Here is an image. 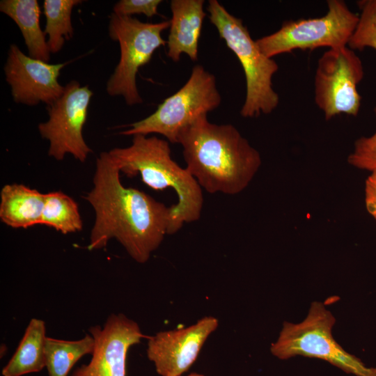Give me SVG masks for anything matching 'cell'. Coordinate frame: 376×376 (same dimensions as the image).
<instances>
[{
  "label": "cell",
  "mask_w": 376,
  "mask_h": 376,
  "mask_svg": "<svg viewBox=\"0 0 376 376\" xmlns=\"http://www.w3.org/2000/svg\"><path fill=\"white\" fill-rule=\"evenodd\" d=\"M120 172L109 152H101L96 159L93 188L84 196L95 213L88 248H104L114 238L136 262L145 263L168 234L172 205L125 187Z\"/></svg>",
  "instance_id": "1"
},
{
  "label": "cell",
  "mask_w": 376,
  "mask_h": 376,
  "mask_svg": "<svg viewBox=\"0 0 376 376\" xmlns=\"http://www.w3.org/2000/svg\"><path fill=\"white\" fill-rule=\"evenodd\" d=\"M178 143L186 169L210 194L242 192L262 164L259 152L233 125L212 123L207 115L182 130Z\"/></svg>",
  "instance_id": "2"
},
{
  "label": "cell",
  "mask_w": 376,
  "mask_h": 376,
  "mask_svg": "<svg viewBox=\"0 0 376 376\" xmlns=\"http://www.w3.org/2000/svg\"><path fill=\"white\" fill-rule=\"evenodd\" d=\"M109 153L126 176L139 174L152 189L171 188L175 191L178 202L172 205L168 235L177 233L185 223L200 219L203 204L202 188L186 168L173 159L168 141L136 134L131 146L113 148Z\"/></svg>",
  "instance_id": "3"
},
{
  "label": "cell",
  "mask_w": 376,
  "mask_h": 376,
  "mask_svg": "<svg viewBox=\"0 0 376 376\" xmlns=\"http://www.w3.org/2000/svg\"><path fill=\"white\" fill-rule=\"evenodd\" d=\"M211 23L227 47L236 55L246 79V97L240 111L244 118L269 114L279 103L272 77L279 65L265 55L241 19L230 14L217 0H210L206 8Z\"/></svg>",
  "instance_id": "4"
},
{
  "label": "cell",
  "mask_w": 376,
  "mask_h": 376,
  "mask_svg": "<svg viewBox=\"0 0 376 376\" xmlns=\"http://www.w3.org/2000/svg\"><path fill=\"white\" fill-rule=\"evenodd\" d=\"M335 322V318L323 303L313 301L301 322H283L279 336L272 344L270 351L280 359L297 356L320 359L347 374L376 376V367H367L335 340L331 333Z\"/></svg>",
  "instance_id": "5"
},
{
  "label": "cell",
  "mask_w": 376,
  "mask_h": 376,
  "mask_svg": "<svg viewBox=\"0 0 376 376\" xmlns=\"http://www.w3.org/2000/svg\"><path fill=\"white\" fill-rule=\"evenodd\" d=\"M221 97L214 75L201 65H195L183 86L159 104L154 113L129 125L123 135L159 134L178 143L181 131L200 117L217 109Z\"/></svg>",
  "instance_id": "6"
},
{
  "label": "cell",
  "mask_w": 376,
  "mask_h": 376,
  "mask_svg": "<svg viewBox=\"0 0 376 376\" xmlns=\"http://www.w3.org/2000/svg\"><path fill=\"white\" fill-rule=\"evenodd\" d=\"M170 27V21L142 22L135 17L112 13L109 17V35L119 43L120 56L107 84L111 96L122 95L127 104L143 102L136 86V75L148 63L155 52L166 44L162 33Z\"/></svg>",
  "instance_id": "7"
},
{
  "label": "cell",
  "mask_w": 376,
  "mask_h": 376,
  "mask_svg": "<svg viewBox=\"0 0 376 376\" xmlns=\"http://www.w3.org/2000/svg\"><path fill=\"white\" fill-rule=\"evenodd\" d=\"M327 8L320 17L285 21L276 31L256 40L258 46L269 58L295 49L347 46L359 15L350 10L342 0L327 1Z\"/></svg>",
  "instance_id": "8"
},
{
  "label": "cell",
  "mask_w": 376,
  "mask_h": 376,
  "mask_svg": "<svg viewBox=\"0 0 376 376\" xmlns=\"http://www.w3.org/2000/svg\"><path fill=\"white\" fill-rule=\"evenodd\" d=\"M363 77L361 59L348 46L329 49L320 58L315 75V102L329 120L337 115L356 116Z\"/></svg>",
  "instance_id": "9"
},
{
  "label": "cell",
  "mask_w": 376,
  "mask_h": 376,
  "mask_svg": "<svg viewBox=\"0 0 376 376\" xmlns=\"http://www.w3.org/2000/svg\"><path fill=\"white\" fill-rule=\"evenodd\" d=\"M93 95L88 86L72 80L65 86L59 98L47 105L49 120L40 123L38 130L49 141V156L61 161L66 154H71L81 162L86 161L92 150L82 132Z\"/></svg>",
  "instance_id": "10"
},
{
  "label": "cell",
  "mask_w": 376,
  "mask_h": 376,
  "mask_svg": "<svg viewBox=\"0 0 376 376\" xmlns=\"http://www.w3.org/2000/svg\"><path fill=\"white\" fill-rule=\"evenodd\" d=\"M95 340L88 364L77 368L71 376H126L127 352L147 337L135 321L123 313L110 315L103 327L88 329Z\"/></svg>",
  "instance_id": "11"
},
{
  "label": "cell",
  "mask_w": 376,
  "mask_h": 376,
  "mask_svg": "<svg viewBox=\"0 0 376 376\" xmlns=\"http://www.w3.org/2000/svg\"><path fill=\"white\" fill-rule=\"evenodd\" d=\"M219 325L205 316L187 327L164 331L148 336L147 357L161 376H180L196 361L202 347Z\"/></svg>",
  "instance_id": "12"
},
{
  "label": "cell",
  "mask_w": 376,
  "mask_h": 376,
  "mask_svg": "<svg viewBox=\"0 0 376 376\" xmlns=\"http://www.w3.org/2000/svg\"><path fill=\"white\" fill-rule=\"evenodd\" d=\"M50 64L24 54L15 44L8 52L4 72L14 101L29 106L44 102L49 105L64 92L58 78L67 64Z\"/></svg>",
  "instance_id": "13"
},
{
  "label": "cell",
  "mask_w": 376,
  "mask_h": 376,
  "mask_svg": "<svg viewBox=\"0 0 376 376\" xmlns=\"http://www.w3.org/2000/svg\"><path fill=\"white\" fill-rule=\"evenodd\" d=\"M203 0H172V17L166 41L167 56L173 61L182 54L191 61H197L198 42L203 22L206 16Z\"/></svg>",
  "instance_id": "14"
},
{
  "label": "cell",
  "mask_w": 376,
  "mask_h": 376,
  "mask_svg": "<svg viewBox=\"0 0 376 376\" xmlns=\"http://www.w3.org/2000/svg\"><path fill=\"white\" fill-rule=\"evenodd\" d=\"M0 219L13 228L40 224L45 194L21 184L4 185L0 192Z\"/></svg>",
  "instance_id": "15"
},
{
  "label": "cell",
  "mask_w": 376,
  "mask_h": 376,
  "mask_svg": "<svg viewBox=\"0 0 376 376\" xmlns=\"http://www.w3.org/2000/svg\"><path fill=\"white\" fill-rule=\"evenodd\" d=\"M0 10L10 17L19 27L29 56L45 62L50 59L46 34L40 28V8L36 0H3Z\"/></svg>",
  "instance_id": "16"
},
{
  "label": "cell",
  "mask_w": 376,
  "mask_h": 376,
  "mask_svg": "<svg viewBox=\"0 0 376 376\" xmlns=\"http://www.w3.org/2000/svg\"><path fill=\"white\" fill-rule=\"evenodd\" d=\"M46 327L43 320L32 318L11 359L2 370L3 376H22L45 367Z\"/></svg>",
  "instance_id": "17"
},
{
  "label": "cell",
  "mask_w": 376,
  "mask_h": 376,
  "mask_svg": "<svg viewBox=\"0 0 376 376\" xmlns=\"http://www.w3.org/2000/svg\"><path fill=\"white\" fill-rule=\"evenodd\" d=\"M94 347V338L89 334L75 340L47 337L45 367L49 376H67L81 358L93 354Z\"/></svg>",
  "instance_id": "18"
},
{
  "label": "cell",
  "mask_w": 376,
  "mask_h": 376,
  "mask_svg": "<svg viewBox=\"0 0 376 376\" xmlns=\"http://www.w3.org/2000/svg\"><path fill=\"white\" fill-rule=\"evenodd\" d=\"M40 224L63 234L80 231L83 227L77 203L61 191L45 194Z\"/></svg>",
  "instance_id": "19"
},
{
  "label": "cell",
  "mask_w": 376,
  "mask_h": 376,
  "mask_svg": "<svg viewBox=\"0 0 376 376\" xmlns=\"http://www.w3.org/2000/svg\"><path fill=\"white\" fill-rule=\"evenodd\" d=\"M81 2L80 0L44 1L43 10L46 19L44 31L48 36L47 41L50 53L58 52L65 42L72 37V10Z\"/></svg>",
  "instance_id": "20"
},
{
  "label": "cell",
  "mask_w": 376,
  "mask_h": 376,
  "mask_svg": "<svg viewBox=\"0 0 376 376\" xmlns=\"http://www.w3.org/2000/svg\"><path fill=\"white\" fill-rule=\"evenodd\" d=\"M357 6L359 19L347 46L353 50L366 47L376 50V0H361Z\"/></svg>",
  "instance_id": "21"
},
{
  "label": "cell",
  "mask_w": 376,
  "mask_h": 376,
  "mask_svg": "<svg viewBox=\"0 0 376 376\" xmlns=\"http://www.w3.org/2000/svg\"><path fill=\"white\" fill-rule=\"evenodd\" d=\"M376 114V107L375 108ZM348 163L357 169L376 170V131L369 136H361L354 143V149L347 157Z\"/></svg>",
  "instance_id": "22"
},
{
  "label": "cell",
  "mask_w": 376,
  "mask_h": 376,
  "mask_svg": "<svg viewBox=\"0 0 376 376\" xmlns=\"http://www.w3.org/2000/svg\"><path fill=\"white\" fill-rule=\"evenodd\" d=\"M161 0H120L113 6V13L121 16L144 15L148 17L159 15L158 6Z\"/></svg>",
  "instance_id": "23"
},
{
  "label": "cell",
  "mask_w": 376,
  "mask_h": 376,
  "mask_svg": "<svg viewBox=\"0 0 376 376\" xmlns=\"http://www.w3.org/2000/svg\"><path fill=\"white\" fill-rule=\"evenodd\" d=\"M365 205L368 213L376 220V170L371 171L365 182Z\"/></svg>",
  "instance_id": "24"
},
{
  "label": "cell",
  "mask_w": 376,
  "mask_h": 376,
  "mask_svg": "<svg viewBox=\"0 0 376 376\" xmlns=\"http://www.w3.org/2000/svg\"><path fill=\"white\" fill-rule=\"evenodd\" d=\"M187 376H204V375H203L201 374H199V373H191V374H190V375H189Z\"/></svg>",
  "instance_id": "25"
}]
</instances>
